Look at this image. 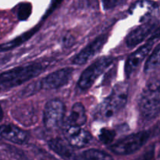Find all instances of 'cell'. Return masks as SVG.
I'll return each mask as SVG.
<instances>
[{"mask_svg":"<svg viewBox=\"0 0 160 160\" xmlns=\"http://www.w3.org/2000/svg\"><path fill=\"white\" fill-rule=\"evenodd\" d=\"M48 65V63L44 62H33L0 73V93L21 85L38 76Z\"/></svg>","mask_w":160,"mask_h":160,"instance_id":"1","label":"cell"},{"mask_svg":"<svg viewBox=\"0 0 160 160\" xmlns=\"http://www.w3.org/2000/svg\"><path fill=\"white\" fill-rule=\"evenodd\" d=\"M128 84L120 82L114 86L111 94L99 105L97 115L102 120H109L117 115L126 106L128 98Z\"/></svg>","mask_w":160,"mask_h":160,"instance_id":"2","label":"cell"},{"mask_svg":"<svg viewBox=\"0 0 160 160\" xmlns=\"http://www.w3.org/2000/svg\"><path fill=\"white\" fill-rule=\"evenodd\" d=\"M160 92L159 78L150 80L142 94L139 109L142 117L147 120L156 118L159 114Z\"/></svg>","mask_w":160,"mask_h":160,"instance_id":"3","label":"cell"},{"mask_svg":"<svg viewBox=\"0 0 160 160\" xmlns=\"http://www.w3.org/2000/svg\"><path fill=\"white\" fill-rule=\"evenodd\" d=\"M149 138V131H139L120 139L115 144L110 145L109 149L119 156L133 154L142 148V147L148 142Z\"/></svg>","mask_w":160,"mask_h":160,"instance_id":"4","label":"cell"},{"mask_svg":"<svg viewBox=\"0 0 160 160\" xmlns=\"http://www.w3.org/2000/svg\"><path fill=\"white\" fill-rule=\"evenodd\" d=\"M114 58L111 56H102L96 59L81 73L78 82V88L83 91L90 88L100 75L102 74L112 64Z\"/></svg>","mask_w":160,"mask_h":160,"instance_id":"5","label":"cell"},{"mask_svg":"<svg viewBox=\"0 0 160 160\" xmlns=\"http://www.w3.org/2000/svg\"><path fill=\"white\" fill-rule=\"evenodd\" d=\"M65 117V106L58 98L46 103L43 112V123L48 130H56L62 125Z\"/></svg>","mask_w":160,"mask_h":160,"instance_id":"6","label":"cell"},{"mask_svg":"<svg viewBox=\"0 0 160 160\" xmlns=\"http://www.w3.org/2000/svg\"><path fill=\"white\" fill-rule=\"evenodd\" d=\"M158 39H159V32L156 34V36H152L148 39V42L130 55L125 63V73L127 77L131 76L138 68L144 59L149 55L150 52L154 46L155 42L156 41H158Z\"/></svg>","mask_w":160,"mask_h":160,"instance_id":"7","label":"cell"},{"mask_svg":"<svg viewBox=\"0 0 160 160\" xmlns=\"http://www.w3.org/2000/svg\"><path fill=\"white\" fill-rule=\"evenodd\" d=\"M73 72V69L70 67L56 70L37 82L38 88L51 90L62 87L70 81Z\"/></svg>","mask_w":160,"mask_h":160,"instance_id":"8","label":"cell"},{"mask_svg":"<svg viewBox=\"0 0 160 160\" xmlns=\"http://www.w3.org/2000/svg\"><path fill=\"white\" fill-rule=\"evenodd\" d=\"M63 134L67 143L72 148H84L92 141V136L88 131L78 127L67 125L64 129Z\"/></svg>","mask_w":160,"mask_h":160,"instance_id":"9","label":"cell"},{"mask_svg":"<svg viewBox=\"0 0 160 160\" xmlns=\"http://www.w3.org/2000/svg\"><path fill=\"white\" fill-rule=\"evenodd\" d=\"M107 39L108 34H106L98 36L91 43H89L85 48H83L78 55H76L72 60V62L76 65L85 64L97 53L99 52L102 48L104 46L105 43L107 42Z\"/></svg>","mask_w":160,"mask_h":160,"instance_id":"10","label":"cell"},{"mask_svg":"<svg viewBox=\"0 0 160 160\" xmlns=\"http://www.w3.org/2000/svg\"><path fill=\"white\" fill-rule=\"evenodd\" d=\"M156 28H157V23L155 20H149L137 27L127 37L126 44L128 47L134 48L140 44L153 32Z\"/></svg>","mask_w":160,"mask_h":160,"instance_id":"11","label":"cell"},{"mask_svg":"<svg viewBox=\"0 0 160 160\" xmlns=\"http://www.w3.org/2000/svg\"><path fill=\"white\" fill-rule=\"evenodd\" d=\"M0 139L22 145L28 142V135L24 131L12 124L0 125Z\"/></svg>","mask_w":160,"mask_h":160,"instance_id":"12","label":"cell"},{"mask_svg":"<svg viewBox=\"0 0 160 160\" xmlns=\"http://www.w3.org/2000/svg\"><path fill=\"white\" fill-rule=\"evenodd\" d=\"M48 144L49 148L62 159L70 160L74 159L76 157L72 147L67 143V142H65L62 139H51L48 141Z\"/></svg>","mask_w":160,"mask_h":160,"instance_id":"13","label":"cell"},{"mask_svg":"<svg viewBox=\"0 0 160 160\" xmlns=\"http://www.w3.org/2000/svg\"><path fill=\"white\" fill-rule=\"evenodd\" d=\"M87 121V115L82 103L77 102L72 106L70 116L67 120V125L81 128Z\"/></svg>","mask_w":160,"mask_h":160,"instance_id":"14","label":"cell"},{"mask_svg":"<svg viewBox=\"0 0 160 160\" xmlns=\"http://www.w3.org/2000/svg\"><path fill=\"white\" fill-rule=\"evenodd\" d=\"M80 158L81 160H113V158L109 153L95 148L84 151Z\"/></svg>","mask_w":160,"mask_h":160,"instance_id":"15","label":"cell"},{"mask_svg":"<svg viewBox=\"0 0 160 160\" xmlns=\"http://www.w3.org/2000/svg\"><path fill=\"white\" fill-rule=\"evenodd\" d=\"M38 28H34V29L31 30V31H28V32L23 34V35L20 36V37H17V38L13 39V40L10 41V42H7V43L2 44V45H0V52L9 51V50L12 49V48H16V47L19 46V45H21L23 42L28 40V39L36 32Z\"/></svg>","mask_w":160,"mask_h":160,"instance_id":"16","label":"cell"},{"mask_svg":"<svg viewBox=\"0 0 160 160\" xmlns=\"http://www.w3.org/2000/svg\"><path fill=\"white\" fill-rule=\"evenodd\" d=\"M159 51V45L157 44L154 51L149 55L146 62H145V67H144V70H145V73H148V72L156 70L159 67L160 59Z\"/></svg>","mask_w":160,"mask_h":160,"instance_id":"17","label":"cell"},{"mask_svg":"<svg viewBox=\"0 0 160 160\" xmlns=\"http://www.w3.org/2000/svg\"><path fill=\"white\" fill-rule=\"evenodd\" d=\"M116 137V131L109 128H102L98 134V138L105 145L112 144Z\"/></svg>","mask_w":160,"mask_h":160,"instance_id":"18","label":"cell"},{"mask_svg":"<svg viewBox=\"0 0 160 160\" xmlns=\"http://www.w3.org/2000/svg\"><path fill=\"white\" fill-rule=\"evenodd\" d=\"M122 3V2L120 1H106L103 2V5H104L105 8L106 9H111L112 7H115L117 6L118 4H120Z\"/></svg>","mask_w":160,"mask_h":160,"instance_id":"19","label":"cell"},{"mask_svg":"<svg viewBox=\"0 0 160 160\" xmlns=\"http://www.w3.org/2000/svg\"><path fill=\"white\" fill-rule=\"evenodd\" d=\"M2 108L0 106V120H2Z\"/></svg>","mask_w":160,"mask_h":160,"instance_id":"20","label":"cell"}]
</instances>
